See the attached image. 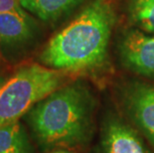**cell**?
<instances>
[{
  "mask_svg": "<svg viewBox=\"0 0 154 153\" xmlns=\"http://www.w3.org/2000/svg\"><path fill=\"white\" fill-rule=\"evenodd\" d=\"M116 14L110 0H93L52 37L39 55L44 66L64 73H93L106 63Z\"/></svg>",
  "mask_w": 154,
  "mask_h": 153,
  "instance_id": "cell-2",
  "label": "cell"
},
{
  "mask_svg": "<svg viewBox=\"0 0 154 153\" xmlns=\"http://www.w3.org/2000/svg\"><path fill=\"white\" fill-rule=\"evenodd\" d=\"M121 64L132 73L154 80V34L126 31L119 44Z\"/></svg>",
  "mask_w": 154,
  "mask_h": 153,
  "instance_id": "cell-6",
  "label": "cell"
},
{
  "mask_svg": "<svg viewBox=\"0 0 154 153\" xmlns=\"http://www.w3.org/2000/svg\"><path fill=\"white\" fill-rule=\"evenodd\" d=\"M52 153H73V152L69 151L68 149H57L55 151H52Z\"/></svg>",
  "mask_w": 154,
  "mask_h": 153,
  "instance_id": "cell-12",
  "label": "cell"
},
{
  "mask_svg": "<svg viewBox=\"0 0 154 153\" xmlns=\"http://www.w3.org/2000/svg\"><path fill=\"white\" fill-rule=\"evenodd\" d=\"M36 21L25 9L0 14V48L6 52L17 51L26 46L36 34Z\"/></svg>",
  "mask_w": 154,
  "mask_h": 153,
  "instance_id": "cell-7",
  "label": "cell"
},
{
  "mask_svg": "<svg viewBox=\"0 0 154 153\" xmlns=\"http://www.w3.org/2000/svg\"><path fill=\"white\" fill-rule=\"evenodd\" d=\"M21 8L20 0H0V14Z\"/></svg>",
  "mask_w": 154,
  "mask_h": 153,
  "instance_id": "cell-11",
  "label": "cell"
},
{
  "mask_svg": "<svg viewBox=\"0 0 154 153\" xmlns=\"http://www.w3.org/2000/svg\"><path fill=\"white\" fill-rule=\"evenodd\" d=\"M93 153H152L145 139L126 118L114 112L103 116Z\"/></svg>",
  "mask_w": 154,
  "mask_h": 153,
  "instance_id": "cell-4",
  "label": "cell"
},
{
  "mask_svg": "<svg viewBox=\"0 0 154 153\" xmlns=\"http://www.w3.org/2000/svg\"><path fill=\"white\" fill-rule=\"evenodd\" d=\"M67 73L39 64L19 68L0 90V125L19 120L36 103L66 84Z\"/></svg>",
  "mask_w": 154,
  "mask_h": 153,
  "instance_id": "cell-3",
  "label": "cell"
},
{
  "mask_svg": "<svg viewBox=\"0 0 154 153\" xmlns=\"http://www.w3.org/2000/svg\"><path fill=\"white\" fill-rule=\"evenodd\" d=\"M6 78L3 77V76H0V90H1V87L4 86V84L6 83Z\"/></svg>",
  "mask_w": 154,
  "mask_h": 153,
  "instance_id": "cell-13",
  "label": "cell"
},
{
  "mask_svg": "<svg viewBox=\"0 0 154 153\" xmlns=\"http://www.w3.org/2000/svg\"><path fill=\"white\" fill-rule=\"evenodd\" d=\"M0 153H34L33 145L20 120L0 125Z\"/></svg>",
  "mask_w": 154,
  "mask_h": 153,
  "instance_id": "cell-9",
  "label": "cell"
},
{
  "mask_svg": "<svg viewBox=\"0 0 154 153\" xmlns=\"http://www.w3.org/2000/svg\"><path fill=\"white\" fill-rule=\"evenodd\" d=\"M85 0H20L21 7L46 22H53L69 14Z\"/></svg>",
  "mask_w": 154,
  "mask_h": 153,
  "instance_id": "cell-8",
  "label": "cell"
},
{
  "mask_svg": "<svg viewBox=\"0 0 154 153\" xmlns=\"http://www.w3.org/2000/svg\"><path fill=\"white\" fill-rule=\"evenodd\" d=\"M120 99L126 119L154 150V84L128 83L122 89Z\"/></svg>",
  "mask_w": 154,
  "mask_h": 153,
  "instance_id": "cell-5",
  "label": "cell"
},
{
  "mask_svg": "<svg viewBox=\"0 0 154 153\" xmlns=\"http://www.w3.org/2000/svg\"><path fill=\"white\" fill-rule=\"evenodd\" d=\"M128 11L131 20L140 29L154 34V0H130Z\"/></svg>",
  "mask_w": 154,
  "mask_h": 153,
  "instance_id": "cell-10",
  "label": "cell"
},
{
  "mask_svg": "<svg viewBox=\"0 0 154 153\" xmlns=\"http://www.w3.org/2000/svg\"><path fill=\"white\" fill-rule=\"evenodd\" d=\"M97 100L81 81L64 84L24 115L42 152L83 148L94 133Z\"/></svg>",
  "mask_w": 154,
  "mask_h": 153,
  "instance_id": "cell-1",
  "label": "cell"
}]
</instances>
